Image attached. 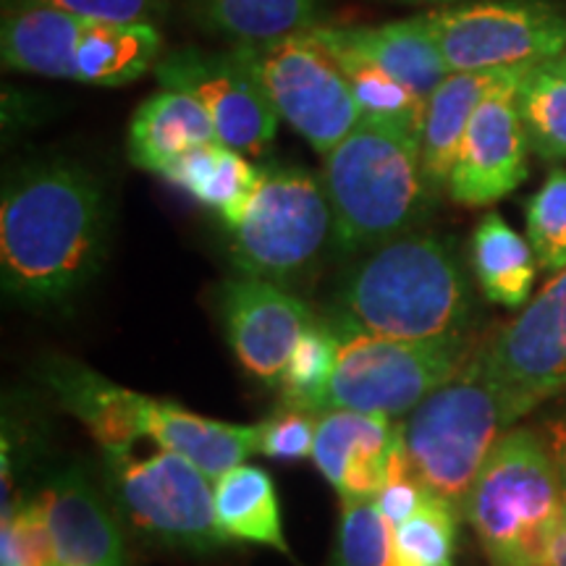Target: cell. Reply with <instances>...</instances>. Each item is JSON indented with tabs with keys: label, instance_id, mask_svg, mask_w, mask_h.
Here are the masks:
<instances>
[{
	"label": "cell",
	"instance_id": "6da1fadb",
	"mask_svg": "<svg viewBox=\"0 0 566 566\" xmlns=\"http://www.w3.org/2000/svg\"><path fill=\"white\" fill-rule=\"evenodd\" d=\"M111 205L82 166L40 163L6 181L0 202V279L24 307H61L101 273Z\"/></svg>",
	"mask_w": 566,
	"mask_h": 566
},
{
	"label": "cell",
	"instance_id": "7a4b0ae2",
	"mask_svg": "<svg viewBox=\"0 0 566 566\" xmlns=\"http://www.w3.org/2000/svg\"><path fill=\"white\" fill-rule=\"evenodd\" d=\"M470 286L451 244L433 233H405L375 247L336 292L338 334L407 342L467 336Z\"/></svg>",
	"mask_w": 566,
	"mask_h": 566
},
{
	"label": "cell",
	"instance_id": "3957f363",
	"mask_svg": "<svg viewBox=\"0 0 566 566\" xmlns=\"http://www.w3.org/2000/svg\"><path fill=\"white\" fill-rule=\"evenodd\" d=\"M325 192L342 252H365L412 233L428 216L436 189L422 168L420 132L363 116L325 155Z\"/></svg>",
	"mask_w": 566,
	"mask_h": 566
},
{
	"label": "cell",
	"instance_id": "277c9868",
	"mask_svg": "<svg viewBox=\"0 0 566 566\" xmlns=\"http://www.w3.org/2000/svg\"><path fill=\"white\" fill-rule=\"evenodd\" d=\"M509 428L504 401L488 380L478 346L464 370L401 422L409 475L464 520L472 488Z\"/></svg>",
	"mask_w": 566,
	"mask_h": 566
},
{
	"label": "cell",
	"instance_id": "5b68a950",
	"mask_svg": "<svg viewBox=\"0 0 566 566\" xmlns=\"http://www.w3.org/2000/svg\"><path fill=\"white\" fill-rule=\"evenodd\" d=\"M566 512L541 433L509 428L480 472L464 520L491 566H543Z\"/></svg>",
	"mask_w": 566,
	"mask_h": 566
},
{
	"label": "cell",
	"instance_id": "8992f818",
	"mask_svg": "<svg viewBox=\"0 0 566 566\" xmlns=\"http://www.w3.org/2000/svg\"><path fill=\"white\" fill-rule=\"evenodd\" d=\"M210 483L174 451L134 457L132 449H103L105 493L124 525L158 548L208 556L231 546L218 527Z\"/></svg>",
	"mask_w": 566,
	"mask_h": 566
},
{
	"label": "cell",
	"instance_id": "52a82bcc",
	"mask_svg": "<svg viewBox=\"0 0 566 566\" xmlns=\"http://www.w3.org/2000/svg\"><path fill=\"white\" fill-rule=\"evenodd\" d=\"M342 349L328 388V409L407 417L436 388L449 384L475 357L470 336L407 342L367 334H338Z\"/></svg>",
	"mask_w": 566,
	"mask_h": 566
},
{
	"label": "cell",
	"instance_id": "ba28073f",
	"mask_svg": "<svg viewBox=\"0 0 566 566\" xmlns=\"http://www.w3.org/2000/svg\"><path fill=\"white\" fill-rule=\"evenodd\" d=\"M229 233V254L239 273L275 283L294 279L334 237L325 184L302 168L263 171L250 208Z\"/></svg>",
	"mask_w": 566,
	"mask_h": 566
},
{
	"label": "cell",
	"instance_id": "9c48e42d",
	"mask_svg": "<svg viewBox=\"0 0 566 566\" xmlns=\"http://www.w3.org/2000/svg\"><path fill=\"white\" fill-rule=\"evenodd\" d=\"M422 17L451 71L530 69L566 51V11L551 0H472Z\"/></svg>",
	"mask_w": 566,
	"mask_h": 566
},
{
	"label": "cell",
	"instance_id": "30bf717a",
	"mask_svg": "<svg viewBox=\"0 0 566 566\" xmlns=\"http://www.w3.org/2000/svg\"><path fill=\"white\" fill-rule=\"evenodd\" d=\"M258 71L281 122L323 158L365 116L342 69L307 32L271 45H237Z\"/></svg>",
	"mask_w": 566,
	"mask_h": 566
},
{
	"label": "cell",
	"instance_id": "8fae6325",
	"mask_svg": "<svg viewBox=\"0 0 566 566\" xmlns=\"http://www.w3.org/2000/svg\"><path fill=\"white\" fill-rule=\"evenodd\" d=\"M480 363L504 401L509 424L566 391V268L480 346Z\"/></svg>",
	"mask_w": 566,
	"mask_h": 566
},
{
	"label": "cell",
	"instance_id": "7c38bea8",
	"mask_svg": "<svg viewBox=\"0 0 566 566\" xmlns=\"http://www.w3.org/2000/svg\"><path fill=\"white\" fill-rule=\"evenodd\" d=\"M155 76L166 90L187 92L208 108L221 145L247 158L271 150L281 118L242 48L168 53L155 63Z\"/></svg>",
	"mask_w": 566,
	"mask_h": 566
},
{
	"label": "cell",
	"instance_id": "4fadbf2b",
	"mask_svg": "<svg viewBox=\"0 0 566 566\" xmlns=\"http://www.w3.org/2000/svg\"><path fill=\"white\" fill-rule=\"evenodd\" d=\"M216 300L223 336L237 363L250 378L279 388L289 357L317 321L310 304L281 283L252 275L223 281Z\"/></svg>",
	"mask_w": 566,
	"mask_h": 566
},
{
	"label": "cell",
	"instance_id": "5bb4252c",
	"mask_svg": "<svg viewBox=\"0 0 566 566\" xmlns=\"http://www.w3.org/2000/svg\"><path fill=\"white\" fill-rule=\"evenodd\" d=\"M533 69V66H530ZM527 69L501 82L467 126L446 192L467 208H485L512 195L527 179L530 139L520 113V84Z\"/></svg>",
	"mask_w": 566,
	"mask_h": 566
},
{
	"label": "cell",
	"instance_id": "9a60e30c",
	"mask_svg": "<svg viewBox=\"0 0 566 566\" xmlns=\"http://www.w3.org/2000/svg\"><path fill=\"white\" fill-rule=\"evenodd\" d=\"M310 459L342 501H375L380 488L409 475L401 424L352 409L317 415Z\"/></svg>",
	"mask_w": 566,
	"mask_h": 566
},
{
	"label": "cell",
	"instance_id": "2e32d148",
	"mask_svg": "<svg viewBox=\"0 0 566 566\" xmlns=\"http://www.w3.org/2000/svg\"><path fill=\"white\" fill-rule=\"evenodd\" d=\"M34 499L45 514L59 566H132L124 522L87 467L63 464L42 480Z\"/></svg>",
	"mask_w": 566,
	"mask_h": 566
},
{
	"label": "cell",
	"instance_id": "e0dca14e",
	"mask_svg": "<svg viewBox=\"0 0 566 566\" xmlns=\"http://www.w3.org/2000/svg\"><path fill=\"white\" fill-rule=\"evenodd\" d=\"M40 380L51 388L55 401L74 415L101 449H132L147 436L153 396L124 388L71 357L51 354L42 359Z\"/></svg>",
	"mask_w": 566,
	"mask_h": 566
},
{
	"label": "cell",
	"instance_id": "ac0fdd59",
	"mask_svg": "<svg viewBox=\"0 0 566 566\" xmlns=\"http://www.w3.org/2000/svg\"><path fill=\"white\" fill-rule=\"evenodd\" d=\"M216 142L221 139L208 108L187 92L163 87L132 116L126 150L142 171L166 176L184 155Z\"/></svg>",
	"mask_w": 566,
	"mask_h": 566
},
{
	"label": "cell",
	"instance_id": "d6986e66",
	"mask_svg": "<svg viewBox=\"0 0 566 566\" xmlns=\"http://www.w3.org/2000/svg\"><path fill=\"white\" fill-rule=\"evenodd\" d=\"M147 438L195 464L212 483L258 454V424L210 420L168 399H155Z\"/></svg>",
	"mask_w": 566,
	"mask_h": 566
},
{
	"label": "cell",
	"instance_id": "ffe728a7",
	"mask_svg": "<svg viewBox=\"0 0 566 566\" xmlns=\"http://www.w3.org/2000/svg\"><path fill=\"white\" fill-rule=\"evenodd\" d=\"M331 40L363 55L396 82L407 84L422 101L438 90L451 69L446 66L424 17L384 27H323Z\"/></svg>",
	"mask_w": 566,
	"mask_h": 566
},
{
	"label": "cell",
	"instance_id": "44dd1931",
	"mask_svg": "<svg viewBox=\"0 0 566 566\" xmlns=\"http://www.w3.org/2000/svg\"><path fill=\"white\" fill-rule=\"evenodd\" d=\"M516 69L499 71H451L428 97L422 122V168L436 195L449 184L454 158L467 126L491 92L506 82Z\"/></svg>",
	"mask_w": 566,
	"mask_h": 566
},
{
	"label": "cell",
	"instance_id": "7402d4cb",
	"mask_svg": "<svg viewBox=\"0 0 566 566\" xmlns=\"http://www.w3.org/2000/svg\"><path fill=\"white\" fill-rule=\"evenodd\" d=\"M158 61V27L82 19L71 42L66 80L95 87H124L145 76Z\"/></svg>",
	"mask_w": 566,
	"mask_h": 566
},
{
	"label": "cell",
	"instance_id": "603a6c76",
	"mask_svg": "<svg viewBox=\"0 0 566 566\" xmlns=\"http://www.w3.org/2000/svg\"><path fill=\"white\" fill-rule=\"evenodd\" d=\"M163 179L176 184L195 202L216 212L223 221V229L231 231L250 208L263 181V171L252 166L247 155L216 142V145L184 155Z\"/></svg>",
	"mask_w": 566,
	"mask_h": 566
},
{
	"label": "cell",
	"instance_id": "cb8c5ba5",
	"mask_svg": "<svg viewBox=\"0 0 566 566\" xmlns=\"http://www.w3.org/2000/svg\"><path fill=\"white\" fill-rule=\"evenodd\" d=\"M212 495H216L218 527L231 543H252L289 556L279 493L263 467H233L221 480H216Z\"/></svg>",
	"mask_w": 566,
	"mask_h": 566
},
{
	"label": "cell",
	"instance_id": "d4e9b609",
	"mask_svg": "<svg viewBox=\"0 0 566 566\" xmlns=\"http://www.w3.org/2000/svg\"><path fill=\"white\" fill-rule=\"evenodd\" d=\"M533 244L520 237L499 212H488L472 237V271L485 300L501 307H522L537 279Z\"/></svg>",
	"mask_w": 566,
	"mask_h": 566
},
{
	"label": "cell",
	"instance_id": "484cf974",
	"mask_svg": "<svg viewBox=\"0 0 566 566\" xmlns=\"http://www.w3.org/2000/svg\"><path fill=\"white\" fill-rule=\"evenodd\" d=\"M197 19L237 45H271L315 27L321 0H189Z\"/></svg>",
	"mask_w": 566,
	"mask_h": 566
},
{
	"label": "cell",
	"instance_id": "4316f807",
	"mask_svg": "<svg viewBox=\"0 0 566 566\" xmlns=\"http://www.w3.org/2000/svg\"><path fill=\"white\" fill-rule=\"evenodd\" d=\"M307 34L313 38L315 45L323 48V51L328 53V59L342 69V74L346 76V82H349L354 97H357L365 116L405 124L409 129L422 134L428 101H422L415 90L396 82L391 74H386L384 69H378L375 63L363 59V55L338 45L336 40H331L328 34H325L323 27H313Z\"/></svg>",
	"mask_w": 566,
	"mask_h": 566
},
{
	"label": "cell",
	"instance_id": "83f0119b",
	"mask_svg": "<svg viewBox=\"0 0 566 566\" xmlns=\"http://www.w3.org/2000/svg\"><path fill=\"white\" fill-rule=\"evenodd\" d=\"M516 101L530 150L546 160H566V66L562 59L527 69Z\"/></svg>",
	"mask_w": 566,
	"mask_h": 566
},
{
	"label": "cell",
	"instance_id": "f1b7e54d",
	"mask_svg": "<svg viewBox=\"0 0 566 566\" xmlns=\"http://www.w3.org/2000/svg\"><path fill=\"white\" fill-rule=\"evenodd\" d=\"M342 336L331 323L315 321L300 338L281 375V405L321 415L328 409V388L334 380Z\"/></svg>",
	"mask_w": 566,
	"mask_h": 566
},
{
	"label": "cell",
	"instance_id": "f546056e",
	"mask_svg": "<svg viewBox=\"0 0 566 566\" xmlns=\"http://www.w3.org/2000/svg\"><path fill=\"white\" fill-rule=\"evenodd\" d=\"M331 566H401L394 527L375 501H342Z\"/></svg>",
	"mask_w": 566,
	"mask_h": 566
},
{
	"label": "cell",
	"instance_id": "4dcf8cb0",
	"mask_svg": "<svg viewBox=\"0 0 566 566\" xmlns=\"http://www.w3.org/2000/svg\"><path fill=\"white\" fill-rule=\"evenodd\" d=\"M459 516L443 501L424 495L422 506L394 527L396 554L401 566H454Z\"/></svg>",
	"mask_w": 566,
	"mask_h": 566
},
{
	"label": "cell",
	"instance_id": "1f68e13d",
	"mask_svg": "<svg viewBox=\"0 0 566 566\" xmlns=\"http://www.w3.org/2000/svg\"><path fill=\"white\" fill-rule=\"evenodd\" d=\"M527 242L548 273L566 268V168H554L527 202Z\"/></svg>",
	"mask_w": 566,
	"mask_h": 566
},
{
	"label": "cell",
	"instance_id": "d6a6232c",
	"mask_svg": "<svg viewBox=\"0 0 566 566\" xmlns=\"http://www.w3.org/2000/svg\"><path fill=\"white\" fill-rule=\"evenodd\" d=\"M0 546V566H55L51 533L34 493L3 506Z\"/></svg>",
	"mask_w": 566,
	"mask_h": 566
},
{
	"label": "cell",
	"instance_id": "836d02e7",
	"mask_svg": "<svg viewBox=\"0 0 566 566\" xmlns=\"http://www.w3.org/2000/svg\"><path fill=\"white\" fill-rule=\"evenodd\" d=\"M260 428V446L258 454L275 462H302V459L313 457L317 415L307 409H296L281 405L258 422Z\"/></svg>",
	"mask_w": 566,
	"mask_h": 566
},
{
	"label": "cell",
	"instance_id": "e575fe53",
	"mask_svg": "<svg viewBox=\"0 0 566 566\" xmlns=\"http://www.w3.org/2000/svg\"><path fill=\"white\" fill-rule=\"evenodd\" d=\"M71 17L108 24H153L166 13V0H38Z\"/></svg>",
	"mask_w": 566,
	"mask_h": 566
},
{
	"label": "cell",
	"instance_id": "d590c367",
	"mask_svg": "<svg viewBox=\"0 0 566 566\" xmlns=\"http://www.w3.org/2000/svg\"><path fill=\"white\" fill-rule=\"evenodd\" d=\"M424 495L428 493L422 491L420 483L412 475H405L380 488V493L375 495V506L386 516L388 525L399 527L401 522H407L422 506Z\"/></svg>",
	"mask_w": 566,
	"mask_h": 566
},
{
	"label": "cell",
	"instance_id": "8d00e7d4",
	"mask_svg": "<svg viewBox=\"0 0 566 566\" xmlns=\"http://www.w3.org/2000/svg\"><path fill=\"white\" fill-rule=\"evenodd\" d=\"M543 441L551 454V462L556 467L558 485H562V495L566 504V405L554 412L543 424Z\"/></svg>",
	"mask_w": 566,
	"mask_h": 566
},
{
	"label": "cell",
	"instance_id": "74e56055",
	"mask_svg": "<svg viewBox=\"0 0 566 566\" xmlns=\"http://www.w3.org/2000/svg\"><path fill=\"white\" fill-rule=\"evenodd\" d=\"M543 566H566V512L562 516V522H558L554 541H551L546 564Z\"/></svg>",
	"mask_w": 566,
	"mask_h": 566
},
{
	"label": "cell",
	"instance_id": "f35d334b",
	"mask_svg": "<svg viewBox=\"0 0 566 566\" xmlns=\"http://www.w3.org/2000/svg\"><path fill=\"white\" fill-rule=\"evenodd\" d=\"M405 3H438V6H457V3H464V0H405Z\"/></svg>",
	"mask_w": 566,
	"mask_h": 566
},
{
	"label": "cell",
	"instance_id": "ab89813d",
	"mask_svg": "<svg viewBox=\"0 0 566 566\" xmlns=\"http://www.w3.org/2000/svg\"><path fill=\"white\" fill-rule=\"evenodd\" d=\"M562 63L566 66V51H564V55H562Z\"/></svg>",
	"mask_w": 566,
	"mask_h": 566
},
{
	"label": "cell",
	"instance_id": "60d3db41",
	"mask_svg": "<svg viewBox=\"0 0 566 566\" xmlns=\"http://www.w3.org/2000/svg\"><path fill=\"white\" fill-rule=\"evenodd\" d=\"M55 566H59V564H55Z\"/></svg>",
	"mask_w": 566,
	"mask_h": 566
}]
</instances>
